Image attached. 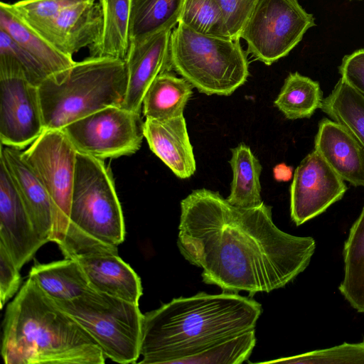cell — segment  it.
<instances>
[{"label": "cell", "mask_w": 364, "mask_h": 364, "mask_svg": "<svg viewBox=\"0 0 364 364\" xmlns=\"http://www.w3.org/2000/svg\"><path fill=\"white\" fill-rule=\"evenodd\" d=\"M177 246L202 269L204 283L253 296L292 282L309 266L316 242L280 230L264 202L241 208L200 188L181 201Z\"/></svg>", "instance_id": "1"}, {"label": "cell", "mask_w": 364, "mask_h": 364, "mask_svg": "<svg viewBox=\"0 0 364 364\" xmlns=\"http://www.w3.org/2000/svg\"><path fill=\"white\" fill-rule=\"evenodd\" d=\"M262 311L251 297L223 291L173 299L144 314L143 364H174L227 338L255 328Z\"/></svg>", "instance_id": "2"}, {"label": "cell", "mask_w": 364, "mask_h": 364, "mask_svg": "<svg viewBox=\"0 0 364 364\" xmlns=\"http://www.w3.org/2000/svg\"><path fill=\"white\" fill-rule=\"evenodd\" d=\"M1 353L6 364H103L91 336L30 277L9 303Z\"/></svg>", "instance_id": "3"}, {"label": "cell", "mask_w": 364, "mask_h": 364, "mask_svg": "<svg viewBox=\"0 0 364 364\" xmlns=\"http://www.w3.org/2000/svg\"><path fill=\"white\" fill-rule=\"evenodd\" d=\"M125 224L114 183L104 160L77 152L69 224L58 247L65 258L117 252Z\"/></svg>", "instance_id": "4"}, {"label": "cell", "mask_w": 364, "mask_h": 364, "mask_svg": "<svg viewBox=\"0 0 364 364\" xmlns=\"http://www.w3.org/2000/svg\"><path fill=\"white\" fill-rule=\"evenodd\" d=\"M123 60L88 57L38 87L45 129H63L95 112L121 105L127 90Z\"/></svg>", "instance_id": "5"}, {"label": "cell", "mask_w": 364, "mask_h": 364, "mask_svg": "<svg viewBox=\"0 0 364 364\" xmlns=\"http://www.w3.org/2000/svg\"><path fill=\"white\" fill-rule=\"evenodd\" d=\"M173 70L200 92L230 95L249 75L240 39L207 36L178 23L171 33Z\"/></svg>", "instance_id": "6"}, {"label": "cell", "mask_w": 364, "mask_h": 364, "mask_svg": "<svg viewBox=\"0 0 364 364\" xmlns=\"http://www.w3.org/2000/svg\"><path fill=\"white\" fill-rule=\"evenodd\" d=\"M54 301L91 336L106 358L136 363L144 316L139 304L93 289L70 300Z\"/></svg>", "instance_id": "7"}, {"label": "cell", "mask_w": 364, "mask_h": 364, "mask_svg": "<svg viewBox=\"0 0 364 364\" xmlns=\"http://www.w3.org/2000/svg\"><path fill=\"white\" fill-rule=\"evenodd\" d=\"M314 18L298 0H257L240 34L247 53L270 65L301 41Z\"/></svg>", "instance_id": "8"}, {"label": "cell", "mask_w": 364, "mask_h": 364, "mask_svg": "<svg viewBox=\"0 0 364 364\" xmlns=\"http://www.w3.org/2000/svg\"><path fill=\"white\" fill-rule=\"evenodd\" d=\"M77 151L62 129H44L22 157L48 193L55 211L53 242L66 234Z\"/></svg>", "instance_id": "9"}, {"label": "cell", "mask_w": 364, "mask_h": 364, "mask_svg": "<svg viewBox=\"0 0 364 364\" xmlns=\"http://www.w3.org/2000/svg\"><path fill=\"white\" fill-rule=\"evenodd\" d=\"M141 114L120 105L107 107L62 129L77 152L105 160L136 152L144 136Z\"/></svg>", "instance_id": "10"}, {"label": "cell", "mask_w": 364, "mask_h": 364, "mask_svg": "<svg viewBox=\"0 0 364 364\" xmlns=\"http://www.w3.org/2000/svg\"><path fill=\"white\" fill-rule=\"evenodd\" d=\"M44 129L38 86L20 77H0L1 145L21 150Z\"/></svg>", "instance_id": "11"}, {"label": "cell", "mask_w": 364, "mask_h": 364, "mask_svg": "<svg viewBox=\"0 0 364 364\" xmlns=\"http://www.w3.org/2000/svg\"><path fill=\"white\" fill-rule=\"evenodd\" d=\"M347 187L344 181L315 150L294 171L290 187V215L301 225L341 200Z\"/></svg>", "instance_id": "12"}, {"label": "cell", "mask_w": 364, "mask_h": 364, "mask_svg": "<svg viewBox=\"0 0 364 364\" xmlns=\"http://www.w3.org/2000/svg\"><path fill=\"white\" fill-rule=\"evenodd\" d=\"M46 243L35 229L11 176L0 159V245L20 270Z\"/></svg>", "instance_id": "13"}, {"label": "cell", "mask_w": 364, "mask_h": 364, "mask_svg": "<svg viewBox=\"0 0 364 364\" xmlns=\"http://www.w3.org/2000/svg\"><path fill=\"white\" fill-rule=\"evenodd\" d=\"M165 31L140 42H132L124 60L127 84L121 107L141 114L144 96L160 74L172 71L170 38Z\"/></svg>", "instance_id": "14"}, {"label": "cell", "mask_w": 364, "mask_h": 364, "mask_svg": "<svg viewBox=\"0 0 364 364\" xmlns=\"http://www.w3.org/2000/svg\"><path fill=\"white\" fill-rule=\"evenodd\" d=\"M4 162L22 199L33 226L46 243L53 242L55 211L43 184L22 157V151L1 145Z\"/></svg>", "instance_id": "15"}, {"label": "cell", "mask_w": 364, "mask_h": 364, "mask_svg": "<svg viewBox=\"0 0 364 364\" xmlns=\"http://www.w3.org/2000/svg\"><path fill=\"white\" fill-rule=\"evenodd\" d=\"M102 11L96 0H84L64 8L42 36L63 53L73 55L97 39Z\"/></svg>", "instance_id": "16"}, {"label": "cell", "mask_w": 364, "mask_h": 364, "mask_svg": "<svg viewBox=\"0 0 364 364\" xmlns=\"http://www.w3.org/2000/svg\"><path fill=\"white\" fill-rule=\"evenodd\" d=\"M91 289L139 304L143 294L140 277L114 252H95L74 257Z\"/></svg>", "instance_id": "17"}, {"label": "cell", "mask_w": 364, "mask_h": 364, "mask_svg": "<svg viewBox=\"0 0 364 364\" xmlns=\"http://www.w3.org/2000/svg\"><path fill=\"white\" fill-rule=\"evenodd\" d=\"M143 131L150 149L177 177L185 179L194 174L196 160L183 114L164 120L146 119Z\"/></svg>", "instance_id": "18"}, {"label": "cell", "mask_w": 364, "mask_h": 364, "mask_svg": "<svg viewBox=\"0 0 364 364\" xmlns=\"http://www.w3.org/2000/svg\"><path fill=\"white\" fill-rule=\"evenodd\" d=\"M314 150L344 181L364 186V149L343 126L323 118L318 123Z\"/></svg>", "instance_id": "19"}, {"label": "cell", "mask_w": 364, "mask_h": 364, "mask_svg": "<svg viewBox=\"0 0 364 364\" xmlns=\"http://www.w3.org/2000/svg\"><path fill=\"white\" fill-rule=\"evenodd\" d=\"M0 29L36 58L50 77L68 70L75 63L26 24L4 1L0 3Z\"/></svg>", "instance_id": "20"}, {"label": "cell", "mask_w": 364, "mask_h": 364, "mask_svg": "<svg viewBox=\"0 0 364 364\" xmlns=\"http://www.w3.org/2000/svg\"><path fill=\"white\" fill-rule=\"evenodd\" d=\"M102 27L94 43L88 47L90 57L124 61L130 46L131 0H98Z\"/></svg>", "instance_id": "21"}, {"label": "cell", "mask_w": 364, "mask_h": 364, "mask_svg": "<svg viewBox=\"0 0 364 364\" xmlns=\"http://www.w3.org/2000/svg\"><path fill=\"white\" fill-rule=\"evenodd\" d=\"M51 299L66 301L92 289L75 259L65 258L32 267L29 277Z\"/></svg>", "instance_id": "22"}, {"label": "cell", "mask_w": 364, "mask_h": 364, "mask_svg": "<svg viewBox=\"0 0 364 364\" xmlns=\"http://www.w3.org/2000/svg\"><path fill=\"white\" fill-rule=\"evenodd\" d=\"M193 86L171 71L158 75L147 89L142 102L146 119H168L183 115L193 93Z\"/></svg>", "instance_id": "23"}, {"label": "cell", "mask_w": 364, "mask_h": 364, "mask_svg": "<svg viewBox=\"0 0 364 364\" xmlns=\"http://www.w3.org/2000/svg\"><path fill=\"white\" fill-rule=\"evenodd\" d=\"M183 2V0H131V43L172 31L179 23Z\"/></svg>", "instance_id": "24"}, {"label": "cell", "mask_w": 364, "mask_h": 364, "mask_svg": "<svg viewBox=\"0 0 364 364\" xmlns=\"http://www.w3.org/2000/svg\"><path fill=\"white\" fill-rule=\"evenodd\" d=\"M344 277L338 289L350 305L364 313V206L343 247Z\"/></svg>", "instance_id": "25"}, {"label": "cell", "mask_w": 364, "mask_h": 364, "mask_svg": "<svg viewBox=\"0 0 364 364\" xmlns=\"http://www.w3.org/2000/svg\"><path fill=\"white\" fill-rule=\"evenodd\" d=\"M229 161L232 171L230 193L227 200L235 206L254 208L263 203L261 197L262 165L250 146L240 143L231 149Z\"/></svg>", "instance_id": "26"}, {"label": "cell", "mask_w": 364, "mask_h": 364, "mask_svg": "<svg viewBox=\"0 0 364 364\" xmlns=\"http://www.w3.org/2000/svg\"><path fill=\"white\" fill-rule=\"evenodd\" d=\"M320 109L343 126L364 149V97L340 78Z\"/></svg>", "instance_id": "27"}, {"label": "cell", "mask_w": 364, "mask_h": 364, "mask_svg": "<svg viewBox=\"0 0 364 364\" xmlns=\"http://www.w3.org/2000/svg\"><path fill=\"white\" fill-rule=\"evenodd\" d=\"M323 100L319 83L295 72L286 77L274 104L286 118L297 119L310 118Z\"/></svg>", "instance_id": "28"}, {"label": "cell", "mask_w": 364, "mask_h": 364, "mask_svg": "<svg viewBox=\"0 0 364 364\" xmlns=\"http://www.w3.org/2000/svg\"><path fill=\"white\" fill-rule=\"evenodd\" d=\"M255 344L253 328L218 341L174 364H240L250 358Z\"/></svg>", "instance_id": "29"}, {"label": "cell", "mask_w": 364, "mask_h": 364, "mask_svg": "<svg viewBox=\"0 0 364 364\" xmlns=\"http://www.w3.org/2000/svg\"><path fill=\"white\" fill-rule=\"evenodd\" d=\"M16 76L39 86L50 75L41 63L0 29V77Z\"/></svg>", "instance_id": "30"}, {"label": "cell", "mask_w": 364, "mask_h": 364, "mask_svg": "<svg viewBox=\"0 0 364 364\" xmlns=\"http://www.w3.org/2000/svg\"><path fill=\"white\" fill-rule=\"evenodd\" d=\"M179 23L201 34L229 38L217 0H183Z\"/></svg>", "instance_id": "31"}, {"label": "cell", "mask_w": 364, "mask_h": 364, "mask_svg": "<svg viewBox=\"0 0 364 364\" xmlns=\"http://www.w3.org/2000/svg\"><path fill=\"white\" fill-rule=\"evenodd\" d=\"M264 363L295 364H364V340L360 343H343L334 347L281 358Z\"/></svg>", "instance_id": "32"}, {"label": "cell", "mask_w": 364, "mask_h": 364, "mask_svg": "<svg viewBox=\"0 0 364 364\" xmlns=\"http://www.w3.org/2000/svg\"><path fill=\"white\" fill-rule=\"evenodd\" d=\"M82 1L21 0L9 5L26 24L42 36L64 8Z\"/></svg>", "instance_id": "33"}, {"label": "cell", "mask_w": 364, "mask_h": 364, "mask_svg": "<svg viewBox=\"0 0 364 364\" xmlns=\"http://www.w3.org/2000/svg\"><path fill=\"white\" fill-rule=\"evenodd\" d=\"M229 38L240 39V34L257 0H217Z\"/></svg>", "instance_id": "34"}, {"label": "cell", "mask_w": 364, "mask_h": 364, "mask_svg": "<svg viewBox=\"0 0 364 364\" xmlns=\"http://www.w3.org/2000/svg\"><path fill=\"white\" fill-rule=\"evenodd\" d=\"M21 278L19 269L6 250L0 245V301L1 309L18 291Z\"/></svg>", "instance_id": "35"}, {"label": "cell", "mask_w": 364, "mask_h": 364, "mask_svg": "<svg viewBox=\"0 0 364 364\" xmlns=\"http://www.w3.org/2000/svg\"><path fill=\"white\" fill-rule=\"evenodd\" d=\"M338 70L341 77L364 97V48L345 55Z\"/></svg>", "instance_id": "36"}, {"label": "cell", "mask_w": 364, "mask_h": 364, "mask_svg": "<svg viewBox=\"0 0 364 364\" xmlns=\"http://www.w3.org/2000/svg\"><path fill=\"white\" fill-rule=\"evenodd\" d=\"M273 176L278 182L289 181L293 177V167L284 163L278 164L273 168Z\"/></svg>", "instance_id": "37"}]
</instances>
